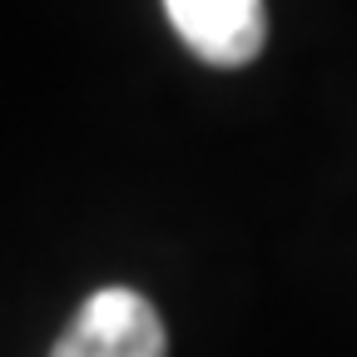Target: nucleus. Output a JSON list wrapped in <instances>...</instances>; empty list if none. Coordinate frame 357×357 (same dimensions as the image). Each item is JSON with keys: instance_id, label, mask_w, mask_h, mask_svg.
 Wrapping results in <instances>:
<instances>
[{"instance_id": "2", "label": "nucleus", "mask_w": 357, "mask_h": 357, "mask_svg": "<svg viewBox=\"0 0 357 357\" xmlns=\"http://www.w3.org/2000/svg\"><path fill=\"white\" fill-rule=\"evenodd\" d=\"M164 10L174 35L204 65H218V70L248 65L268 40L263 0H164Z\"/></svg>"}, {"instance_id": "1", "label": "nucleus", "mask_w": 357, "mask_h": 357, "mask_svg": "<svg viewBox=\"0 0 357 357\" xmlns=\"http://www.w3.org/2000/svg\"><path fill=\"white\" fill-rule=\"evenodd\" d=\"M164 352L169 333L159 307L139 288L124 283L95 288L60 333V342L50 347V357H164Z\"/></svg>"}]
</instances>
